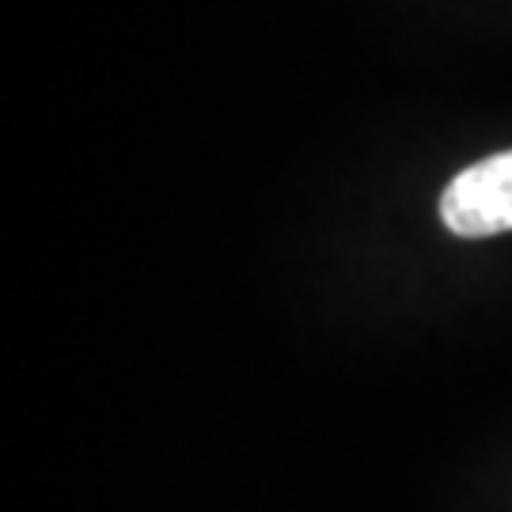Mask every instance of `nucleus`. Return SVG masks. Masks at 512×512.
Segmentation results:
<instances>
[{
    "label": "nucleus",
    "instance_id": "1",
    "mask_svg": "<svg viewBox=\"0 0 512 512\" xmlns=\"http://www.w3.org/2000/svg\"><path fill=\"white\" fill-rule=\"evenodd\" d=\"M440 220L463 239L512 232V148L459 171L440 194Z\"/></svg>",
    "mask_w": 512,
    "mask_h": 512
}]
</instances>
